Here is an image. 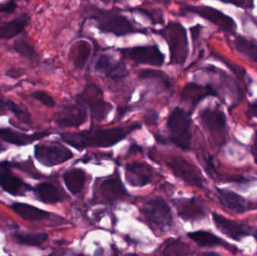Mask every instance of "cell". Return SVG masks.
<instances>
[{
  "label": "cell",
  "instance_id": "ee69618b",
  "mask_svg": "<svg viewBox=\"0 0 257 256\" xmlns=\"http://www.w3.org/2000/svg\"><path fill=\"white\" fill-rule=\"evenodd\" d=\"M8 165H9V162H0V168H6V166H8Z\"/></svg>",
  "mask_w": 257,
  "mask_h": 256
},
{
  "label": "cell",
  "instance_id": "7dc6e473",
  "mask_svg": "<svg viewBox=\"0 0 257 256\" xmlns=\"http://www.w3.org/2000/svg\"><path fill=\"white\" fill-rule=\"evenodd\" d=\"M254 237H255V239H256V242H257V231H256V232H255Z\"/></svg>",
  "mask_w": 257,
  "mask_h": 256
},
{
  "label": "cell",
  "instance_id": "d6986e66",
  "mask_svg": "<svg viewBox=\"0 0 257 256\" xmlns=\"http://www.w3.org/2000/svg\"><path fill=\"white\" fill-rule=\"evenodd\" d=\"M31 18L28 14H21L12 21L0 25V39L10 40L21 34L30 24Z\"/></svg>",
  "mask_w": 257,
  "mask_h": 256
},
{
  "label": "cell",
  "instance_id": "484cf974",
  "mask_svg": "<svg viewBox=\"0 0 257 256\" xmlns=\"http://www.w3.org/2000/svg\"><path fill=\"white\" fill-rule=\"evenodd\" d=\"M36 191L39 199L45 204H56L62 200L60 191L51 183H40L38 185Z\"/></svg>",
  "mask_w": 257,
  "mask_h": 256
},
{
  "label": "cell",
  "instance_id": "1f68e13d",
  "mask_svg": "<svg viewBox=\"0 0 257 256\" xmlns=\"http://www.w3.org/2000/svg\"><path fill=\"white\" fill-rule=\"evenodd\" d=\"M163 256H188L191 254L190 246L184 242L171 241L166 245Z\"/></svg>",
  "mask_w": 257,
  "mask_h": 256
},
{
  "label": "cell",
  "instance_id": "277c9868",
  "mask_svg": "<svg viewBox=\"0 0 257 256\" xmlns=\"http://www.w3.org/2000/svg\"><path fill=\"white\" fill-rule=\"evenodd\" d=\"M167 42L170 49V63L184 65L189 53L188 38L186 29L179 23L172 22L164 30L158 31Z\"/></svg>",
  "mask_w": 257,
  "mask_h": 256
},
{
  "label": "cell",
  "instance_id": "ab89813d",
  "mask_svg": "<svg viewBox=\"0 0 257 256\" xmlns=\"http://www.w3.org/2000/svg\"><path fill=\"white\" fill-rule=\"evenodd\" d=\"M251 153L255 162L257 164V131H256V133H255L254 137H253V144L251 146Z\"/></svg>",
  "mask_w": 257,
  "mask_h": 256
},
{
  "label": "cell",
  "instance_id": "3957f363",
  "mask_svg": "<svg viewBox=\"0 0 257 256\" xmlns=\"http://www.w3.org/2000/svg\"><path fill=\"white\" fill-rule=\"evenodd\" d=\"M190 124V114L179 107L175 108L168 118L169 141L183 150H189L191 148Z\"/></svg>",
  "mask_w": 257,
  "mask_h": 256
},
{
  "label": "cell",
  "instance_id": "4dcf8cb0",
  "mask_svg": "<svg viewBox=\"0 0 257 256\" xmlns=\"http://www.w3.org/2000/svg\"><path fill=\"white\" fill-rule=\"evenodd\" d=\"M14 238L21 244L27 246H39L43 244L48 239V234L45 233H31V234H21L16 233L14 234Z\"/></svg>",
  "mask_w": 257,
  "mask_h": 256
},
{
  "label": "cell",
  "instance_id": "83f0119b",
  "mask_svg": "<svg viewBox=\"0 0 257 256\" xmlns=\"http://www.w3.org/2000/svg\"><path fill=\"white\" fill-rule=\"evenodd\" d=\"M12 48L17 54L28 61L37 63L40 60V55L35 49L34 47L24 39H19L15 40L12 45Z\"/></svg>",
  "mask_w": 257,
  "mask_h": 256
},
{
  "label": "cell",
  "instance_id": "7402d4cb",
  "mask_svg": "<svg viewBox=\"0 0 257 256\" xmlns=\"http://www.w3.org/2000/svg\"><path fill=\"white\" fill-rule=\"evenodd\" d=\"M11 208L19 215L21 218L29 221H39L49 217L50 213L40 210L34 206L23 203H15L11 206Z\"/></svg>",
  "mask_w": 257,
  "mask_h": 256
},
{
  "label": "cell",
  "instance_id": "836d02e7",
  "mask_svg": "<svg viewBox=\"0 0 257 256\" xmlns=\"http://www.w3.org/2000/svg\"><path fill=\"white\" fill-rule=\"evenodd\" d=\"M31 96L46 108H52L56 105V101L54 97L43 90H36L31 93Z\"/></svg>",
  "mask_w": 257,
  "mask_h": 256
},
{
  "label": "cell",
  "instance_id": "7a4b0ae2",
  "mask_svg": "<svg viewBox=\"0 0 257 256\" xmlns=\"http://www.w3.org/2000/svg\"><path fill=\"white\" fill-rule=\"evenodd\" d=\"M90 18L96 22V28L101 33H111L117 36L142 33V30L132 24L126 17L116 11L93 9Z\"/></svg>",
  "mask_w": 257,
  "mask_h": 256
},
{
  "label": "cell",
  "instance_id": "ba28073f",
  "mask_svg": "<svg viewBox=\"0 0 257 256\" xmlns=\"http://www.w3.org/2000/svg\"><path fill=\"white\" fill-rule=\"evenodd\" d=\"M181 13L182 15L192 13L199 15L201 18L217 26L220 30L226 33L233 34L236 30V24L232 18L209 6H187L181 9Z\"/></svg>",
  "mask_w": 257,
  "mask_h": 256
},
{
  "label": "cell",
  "instance_id": "b9f144b4",
  "mask_svg": "<svg viewBox=\"0 0 257 256\" xmlns=\"http://www.w3.org/2000/svg\"><path fill=\"white\" fill-rule=\"evenodd\" d=\"M7 111V108H6V101L0 96V117L5 115Z\"/></svg>",
  "mask_w": 257,
  "mask_h": 256
},
{
  "label": "cell",
  "instance_id": "30bf717a",
  "mask_svg": "<svg viewBox=\"0 0 257 256\" xmlns=\"http://www.w3.org/2000/svg\"><path fill=\"white\" fill-rule=\"evenodd\" d=\"M78 98L87 105L91 117L96 121L106 118L113 109L112 105L102 99L100 90L94 85L87 87Z\"/></svg>",
  "mask_w": 257,
  "mask_h": 256
},
{
  "label": "cell",
  "instance_id": "7c38bea8",
  "mask_svg": "<svg viewBox=\"0 0 257 256\" xmlns=\"http://www.w3.org/2000/svg\"><path fill=\"white\" fill-rule=\"evenodd\" d=\"M167 165L175 176L182 179L186 183L197 187H203L205 180L200 171L184 158L172 157L168 161Z\"/></svg>",
  "mask_w": 257,
  "mask_h": 256
},
{
  "label": "cell",
  "instance_id": "ffe728a7",
  "mask_svg": "<svg viewBox=\"0 0 257 256\" xmlns=\"http://www.w3.org/2000/svg\"><path fill=\"white\" fill-rule=\"evenodd\" d=\"M178 209L179 214L186 219L197 220L206 216V207L202 201L196 198L180 201Z\"/></svg>",
  "mask_w": 257,
  "mask_h": 256
},
{
  "label": "cell",
  "instance_id": "74e56055",
  "mask_svg": "<svg viewBox=\"0 0 257 256\" xmlns=\"http://www.w3.org/2000/svg\"><path fill=\"white\" fill-rule=\"evenodd\" d=\"M18 8V4L15 1H9L0 3V13L11 14Z\"/></svg>",
  "mask_w": 257,
  "mask_h": 256
},
{
  "label": "cell",
  "instance_id": "ac0fdd59",
  "mask_svg": "<svg viewBox=\"0 0 257 256\" xmlns=\"http://www.w3.org/2000/svg\"><path fill=\"white\" fill-rule=\"evenodd\" d=\"M208 96H219V95L211 85L204 87L194 83L187 84L181 94L183 100L190 102L193 107H196L200 101Z\"/></svg>",
  "mask_w": 257,
  "mask_h": 256
},
{
  "label": "cell",
  "instance_id": "8fae6325",
  "mask_svg": "<svg viewBox=\"0 0 257 256\" xmlns=\"http://www.w3.org/2000/svg\"><path fill=\"white\" fill-rule=\"evenodd\" d=\"M85 105L77 97L75 102L62 108L56 117L55 123L59 127H78L87 121Z\"/></svg>",
  "mask_w": 257,
  "mask_h": 256
},
{
  "label": "cell",
  "instance_id": "e575fe53",
  "mask_svg": "<svg viewBox=\"0 0 257 256\" xmlns=\"http://www.w3.org/2000/svg\"><path fill=\"white\" fill-rule=\"evenodd\" d=\"M221 61H223V63H225V65L227 66V67L229 69H230V70H232L238 78H241V79H244L246 75H247V73H246V71L243 69L241 66H238V65L233 64V63H231L230 62L228 61L226 59H223V57H219Z\"/></svg>",
  "mask_w": 257,
  "mask_h": 256
},
{
  "label": "cell",
  "instance_id": "60d3db41",
  "mask_svg": "<svg viewBox=\"0 0 257 256\" xmlns=\"http://www.w3.org/2000/svg\"><path fill=\"white\" fill-rule=\"evenodd\" d=\"M247 114L251 117H256L257 118V100L250 105Z\"/></svg>",
  "mask_w": 257,
  "mask_h": 256
},
{
  "label": "cell",
  "instance_id": "7bdbcfd3",
  "mask_svg": "<svg viewBox=\"0 0 257 256\" xmlns=\"http://www.w3.org/2000/svg\"><path fill=\"white\" fill-rule=\"evenodd\" d=\"M203 256H222V255H220V254L217 253V252H205V253L203 254Z\"/></svg>",
  "mask_w": 257,
  "mask_h": 256
},
{
  "label": "cell",
  "instance_id": "44dd1931",
  "mask_svg": "<svg viewBox=\"0 0 257 256\" xmlns=\"http://www.w3.org/2000/svg\"><path fill=\"white\" fill-rule=\"evenodd\" d=\"M188 237L200 246H224L233 253H236L238 249L235 246L228 244L226 241L220 239L212 233L205 231H197L189 233Z\"/></svg>",
  "mask_w": 257,
  "mask_h": 256
},
{
  "label": "cell",
  "instance_id": "5bb4252c",
  "mask_svg": "<svg viewBox=\"0 0 257 256\" xmlns=\"http://www.w3.org/2000/svg\"><path fill=\"white\" fill-rule=\"evenodd\" d=\"M213 221L216 228L223 234L235 241H241L250 234V229L246 225L228 219L218 213L212 214Z\"/></svg>",
  "mask_w": 257,
  "mask_h": 256
},
{
  "label": "cell",
  "instance_id": "8d00e7d4",
  "mask_svg": "<svg viewBox=\"0 0 257 256\" xmlns=\"http://www.w3.org/2000/svg\"><path fill=\"white\" fill-rule=\"evenodd\" d=\"M221 2L222 3H226V4L234 5V6L241 8V9H253V1H246V0H232V1L226 0V1H225V0H222Z\"/></svg>",
  "mask_w": 257,
  "mask_h": 256
},
{
  "label": "cell",
  "instance_id": "c3c4849f",
  "mask_svg": "<svg viewBox=\"0 0 257 256\" xmlns=\"http://www.w3.org/2000/svg\"><path fill=\"white\" fill-rule=\"evenodd\" d=\"M76 256H85V255H76Z\"/></svg>",
  "mask_w": 257,
  "mask_h": 256
},
{
  "label": "cell",
  "instance_id": "603a6c76",
  "mask_svg": "<svg viewBox=\"0 0 257 256\" xmlns=\"http://www.w3.org/2000/svg\"><path fill=\"white\" fill-rule=\"evenodd\" d=\"M63 180L66 188L73 195L79 194L82 191L86 180L85 173L80 168L69 170L63 174Z\"/></svg>",
  "mask_w": 257,
  "mask_h": 256
},
{
  "label": "cell",
  "instance_id": "d590c367",
  "mask_svg": "<svg viewBox=\"0 0 257 256\" xmlns=\"http://www.w3.org/2000/svg\"><path fill=\"white\" fill-rule=\"evenodd\" d=\"M159 119H160V114L154 109L148 110L144 116V122L148 126H155L157 124Z\"/></svg>",
  "mask_w": 257,
  "mask_h": 256
},
{
  "label": "cell",
  "instance_id": "9a60e30c",
  "mask_svg": "<svg viewBox=\"0 0 257 256\" xmlns=\"http://www.w3.org/2000/svg\"><path fill=\"white\" fill-rule=\"evenodd\" d=\"M95 70L103 74L111 79H121L128 74L126 65L123 62H117L110 54L99 56L94 66Z\"/></svg>",
  "mask_w": 257,
  "mask_h": 256
},
{
  "label": "cell",
  "instance_id": "f35d334b",
  "mask_svg": "<svg viewBox=\"0 0 257 256\" xmlns=\"http://www.w3.org/2000/svg\"><path fill=\"white\" fill-rule=\"evenodd\" d=\"M5 75L8 78H12V79H18L21 77L24 76V72L19 68L12 67L6 71Z\"/></svg>",
  "mask_w": 257,
  "mask_h": 256
},
{
  "label": "cell",
  "instance_id": "9c48e42d",
  "mask_svg": "<svg viewBox=\"0 0 257 256\" xmlns=\"http://www.w3.org/2000/svg\"><path fill=\"white\" fill-rule=\"evenodd\" d=\"M122 54L125 58L134 62L136 64L148 65L151 66H162L164 64V54L157 45H147L133 48H123Z\"/></svg>",
  "mask_w": 257,
  "mask_h": 256
},
{
  "label": "cell",
  "instance_id": "f6af8a7d",
  "mask_svg": "<svg viewBox=\"0 0 257 256\" xmlns=\"http://www.w3.org/2000/svg\"><path fill=\"white\" fill-rule=\"evenodd\" d=\"M6 150V147H5L4 146H3V144H1V142H0V152L5 151V150Z\"/></svg>",
  "mask_w": 257,
  "mask_h": 256
},
{
  "label": "cell",
  "instance_id": "d6a6232c",
  "mask_svg": "<svg viewBox=\"0 0 257 256\" xmlns=\"http://www.w3.org/2000/svg\"><path fill=\"white\" fill-rule=\"evenodd\" d=\"M139 78L140 79H154L160 81L168 82L170 81L169 77L166 73L162 71L155 70V69H142L139 72Z\"/></svg>",
  "mask_w": 257,
  "mask_h": 256
},
{
  "label": "cell",
  "instance_id": "f546056e",
  "mask_svg": "<svg viewBox=\"0 0 257 256\" xmlns=\"http://www.w3.org/2000/svg\"><path fill=\"white\" fill-rule=\"evenodd\" d=\"M6 108L16 117L18 121L26 126H31L33 124V119L28 110L22 105L16 103L12 99H6Z\"/></svg>",
  "mask_w": 257,
  "mask_h": 256
},
{
  "label": "cell",
  "instance_id": "8992f818",
  "mask_svg": "<svg viewBox=\"0 0 257 256\" xmlns=\"http://www.w3.org/2000/svg\"><path fill=\"white\" fill-rule=\"evenodd\" d=\"M34 156L44 166L53 167L70 160L74 154L68 147L60 143L48 142L35 146Z\"/></svg>",
  "mask_w": 257,
  "mask_h": 256
},
{
  "label": "cell",
  "instance_id": "bcb514c9",
  "mask_svg": "<svg viewBox=\"0 0 257 256\" xmlns=\"http://www.w3.org/2000/svg\"><path fill=\"white\" fill-rule=\"evenodd\" d=\"M126 256H139V255H136V254H128V255H126Z\"/></svg>",
  "mask_w": 257,
  "mask_h": 256
},
{
  "label": "cell",
  "instance_id": "d4e9b609",
  "mask_svg": "<svg viewBox=\"0 0 257 256\" xmlns=\"http://www.w3.org/2000/svg\"><path fill=\"white\" fill-rule=\"evenodd\" d=\"M24 185L19 177L14 175L8 170L0 172V186L8 193L12 195H18Z\"/></svg>",
  "mask_w": 257,
  "mask_h": 256
},
{
  "label": "cell",
  "instance_id": "5b68a950",
  "mask_svg": "<svg viewBox=\"0 0 257 256\" xmlns=\"http://www.w3.org/2000/svg\"><path fill=\"white\" fill-rule=\"evenodd\" d=\"M143 211L154 229L163 232L170 229L173 219L170 207L164 199L160 197L151 198L144 206Z\"/></svg>",
  "mask_w": 257,
  "mask_h": 256
},
{
  "label": "cell",
  "instance_id": "2e32d148",
  "mask_svg": "<svg viewBox=\"0 0 257 256\" xmlns=\"http://www.w3.org/2000/svg\"><path fill=\"white\" fill-rule=\"evenodd\" d=\"M51 132H42L27 134L14 130L10 128H0V139L8 144L18 147H25L51 135Z\"/></svg>",
  "mask_w": 257,
  "mask_h": 256
},
{
  "label": "cell",
  "instance_id": "4fadbf2b",
  "mask_svg": "<svg viewBox=\"0 0 257 256\" xmlns=\"http://www.w3.org/2000/svg\"><path fill=\"white\" fill-rule=\"evenodd\" d=\"M217 191L222 205L232 213L241 214L257 209L256 203L248 201L232 191L219 188H217Z\"/></svg>",
  "mask_w": 257,
  "mask_h": 256
},
{
  "label": "cell",
  "instance_id": "6da1fadb",
  "mask_svg": "<svg viewBox=\"0 0 257 256\" xmlns=\"http://www.w3.org/2000/svg\"><path fill=\"white\" fill-rule=\"evenodd\" d=\"M141 127L139 125H133L126 129H95L80 132H64L60 135L65 143L81 151L86 147L107 148L112 147L125 139L133 131Z\"/></svg>",
  "mask_w": 257,
  "mask_h": 256
},
{
  "label": "cell",
  "instance_id": "f1b7e54d",
  "mask_svg": "<svg viewBox=\"0 0 257 256\" xmlns=\"http://www.w3.org/2000/svg\"><path fill=\"white\" fill-rule=\"evenodd\" d=\"M235 49L248 58L251 61L257 62V44L245 39L241 36H238L233 41Z\"/></svg>",
  "mask_w": 257,
  "mask_h": 256
},
{
  "label": "cell",
  "instance_id": "cb8c5ba5",
  "mask_svg": "<svg viewBox=\"0 0 257 256\" xmlns=\"http://www.w3.org/2000/svg\"><path fill=\"white\" fill-rule=\"evenodd\" d=\"M92 48L90 44L85 41L78 42L72 48V62L76 69H83L86 63L88 61L91 54Z\"/></svg>",
  "mask_w": 257,
  "mask_h": 256
},
{
  "label": "cell",
  "instance_id": "e0dca14e",
  "mask_svg": "<svg viewBox=\"0 0 257 256\" xmlns=\"http://www.w3.org/2000/svg\"><path fill=\"white\" fill-rule=\"evenodd\" d=\"M126 180L133 186H146L152 180V169L149 165L142 162L128 164L126 168Z\"/></svg>",
  "mask_w": 257,
  "mask_h": 256
},
{
  "label": "cell",
  "instance_id": "4316f807",
  "mask_svg": "<svg viewBox=\"0 0 257 256\" xmlns=\"http://www.w3.org/2000/svg\"><path fill=\"white\" fill-rule=\"evenodd\" d=\"M100 192L107 201H115L123 195V188L117 179H108L101 185Z\"/></svg>",
  "mask_w": 257,
  "mask_h": 256
},
{
  "label": "cell",
  "instance_id": "52a82bcc",
  "mask_svg": "<svg viewBox=\"0 0 257 256\" xmlns=\"http://www.w3.org/2000/svg\"><path fill=\"white\" fill-rule=\"evenodd\" d=\"M199 118L203 127L218 144L217 145H223L226 142V117L224 113L219 108H205L199 111Z\"/></svg>",
  "mask_w": 257,
  "mask_h": 256
}]
</instances>
